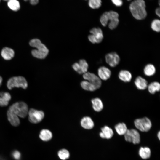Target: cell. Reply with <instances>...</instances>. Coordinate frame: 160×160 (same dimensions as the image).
Returning <instances> with one entry per match:
<instances>
[{
	"label": "cell",
	"instance_id": "cell-1",
	"mask_svg": "<svg viewBox=\"0 0 160 160\" xmlns=\"http://www.w3.org/2000/svg\"><path fill=\"white\" fill-rule=\"evenodd\" d=\"M28 111V107L25 103L23 102L15 103L10 106L7 111L8 120L12 125L17 126L20 124L18 117H25Z\"/></svg>",
	"mask_w": 160,
	"mask_h": 160
},
{
	"label": "cell",
	"instance_id": "cell-2",
	"mask_svg": "<svg viewBox=\"0 0 160 160\" xmlns=\"http://www.w3.org/2000/svg\"><path fill=\"white\" fill-rule=\"evenodd\" d=\"M146 5L143 0H135L131 3L129 9L133 17L138 20L145 18L147 15Z\"/></svg>",
	"mask_w": 160,
	"mask_h": 160
},
{
	"label": "cell",
	"instance_id": "cell-3",
	"mask_svg": "<svg viewBox=\"0 0 160 160\" xmlns=\"http://www.w3.org/2000/svg\"><path fill=\"white\" fill-rule=\"evenodd\" d=\"M29 44L31 46L36 49L32 50L31 52L34 57L39 59H43L47 55L49 52L48 49L39 39H32L30 41Z\"/></svg>",
	"mask_w": 160,
	"mask_h": 160
},
{
	"label": "cell",
	"instance_id": "cell-4",
	"mask_svg": "<svg viewBox=\"0 0 160 160\" xmlns=\"http://www.w3.org/2000/svg\"><path fill=\"white\" fill-rule=\"evenodd\" d=\"M119 15L118 13L110 11L104 12L100 18V22L102 25L106 26L109 22L108 26L111 30L115 28L118 25L119 22Z\"/></svg>",
	"mask_w": 160,
	"mask_h": 160
},
{
	"label": "cell",
	"instance_id": "cell-5",
	"mask_svg": "<svg viewBox=\"0 0 160 160\" xmlns=\"http://www.w3.org/2000/svg\"><path fill=\"white\" fill-rule=\"evenodd\" d=\"M7 85L8 88L10 90L15 87H21L25 89L28 87V84L26 80L24 77L17 76L10 78L7 82Z\"/></svg>",
	"mask_w": 160,
	"mask_h": 160
},
{
	"label": "cell",
	"instance_id": "cell-6",
	"mask_svg": "<svg viewBox=\"0 0 160 160\" xmlns=\"http://www.w3.org/2000/svg\"><path fill=\"white\" fill-rule=\"evenodd\" d=\"M135 125L138 129L142 132H147L151 129L152 123L147 117L136 119L134 121Z\"/></svg>",
	"mask_w": 160,
	"mask_h": 160
},
{
	"label": "cell",
	"instance_id": "cell-7",
	"mask_svg": "<svg viewBox=\"0 0 160 160\" xmlns=\"http://www.w3.org/2000/svg\"><path fill=\"white\" fill-rule=\"evenodd\" d=\"M91 34L89 35V40L93 44L100 43L103 38V35L101 29L100 28H93L90 30Z\"/></svg>",
	"mask_w": 160,
	"mask_h": 160
},
{
	"label": "cell",
	"instance_id": "cell-8",
	"mask_svg": "<svg viewBox=\"0 0 160 160\" xmlns=\"http://www.w3.org/2000/svg\"><path fill=\"white\" fill-rule=\"evenodd\" d=\"M28 114L29 121L33 124L40 122L44 116V113L42 111L33 108H31L28 110Z\"/></svg>",
	"mask_w": 160,
	"mask_h": 160
},
{
	"label": "cell",
	"instance_id": "cell-9",
	"mask_svg": "<svg viewBox=\"0 0 160 160\" xmlns=\"http://www.w3.org/2000/svg\"><path fill=\"white\" fill-rule=\"evenodd\" d=\"M124 136L126 141L132 142L135 144L140 143V135L139 132L135 129H128Z\"/></svg>",
	"mask_w": 160,
	"mask_h": 160
},
{
	"label": "cell",
	"instance_id": "cell-10",
	"mask_svg": "<svg viewBox=\"0 0 160 160\" xmlns=\"http://www.w3.org/2000/svg\"><path fill=\"white\" fill-rule=\"evenodd\" d=\"M84 79L95 86L97 89L100 88L102 84L101 80L95 74L87 72L83 76Z\"/></svg>",
	"mask_w": 160,
	"mask_h": 160
},
{
	"label": "cell",
	"instance_id": "cell-11",
	"mask_svg": "<svg viewBox=\"0 0 160 160\" xmlns=\"http://www.w3.org/2000/svg\"><path fill=\"white\" fill-rule=\"evenodd\" d=\"M105 59L106 63L112 67L117 65L120 60L119 55L115 52H111L107 54L105 56Z\"/></svg>",
	"mask_w": 160,
	"mask_h": 160
},
{
	"label": "cell",
	"instance_id": "cell-12",
	"mask_svg": "<svg viewBox=\"0 0 160 160\" xmlns=\"http://www.w3.org/2000/svg\"><path fill=\"white\" fill-rule=\"evenodd\" d=\"M73 69L79 74H84L87 72L88 65L84 59H81L78 63H75L72 65Z\"/></svg>",
	"mask_w": 160,
	"mask_h": 160
},
{
	"label": "cell",
	"instance_id": "cell-13",
	"mask_svg": "<svg viewBox=\"0 0 160 160\" xmlns=\"http://www.w3.org/2000/svg\"><path fill=\"white\" fill-rule=\"evenodd\" d=\"M111 71L108 68L103 66L98 70V77L101 80L105 81L108 79L111 75Z\"/></svg>",
	"mask_w": 160,
	"mask_h": 160
},
{
	"label": "cell",
	"instance_id": "cell-14",
	"mask_svg": "<svg viewBox=\"0 0 160 160\" xmlns=\"http://www.w3.org/2000/svg\"><path fill=\"white\" fill-rule=\"evenodd\" d=\"M114 134L112 129L107 126H105L101 128V132L99 133L100 137L104 139H109Z\"/></svg>",
	"mask_w": 160,
	"mask_h": 160
},
{
	"label": "cell",
	"instance_id": "cell-15",
	"mask_svg": "<svg viewBox=\"0 0 160 160\" xmlns=\"http://www.w3.org/2000/svg\"><path fill=\"white\" fill-rule=\"evenodd\" d=\"M15 52L12 48L5 47L3 48L1 52V55L2 58L6 60H10L14 56Z\"/></svg>",
	"mask_w": 160,
	"mask_h": 160
},
{
	"label": "cell",
	"instance_id": "cell-16",
	"mask_svg": "<svg viewBox=\"0 0 160 160\" xmlns=\"http://www.w3.org/2000/svg\"><path fill=\"white\" fill-rule=\"evenodd\" d=\"M80 124L81 127L86 129H91L94 126V121L89 116L83 117L81 121Z\"/></svg>",
	"mask_w": 160,
	"mask_h": 160
},
{
	"label": "cell",
	"instance_id": "cell-17",
	"mask_svg": "<svg viewBox=\"0 0 160 160\" xmlns=\"http://www.w3.org/2000/svg\"><path fill=\"white\" fill-rule=\"evenodd\" d=\"M134 83L137 88L140 90L145 89L148 86V82L146 80L140 76H138L136 78Z\"/></svg>",
	"mask_w": 160,
	"mask_h": 160
},
{
	"label": "cell",
	"instance_id": "cell-18",
	"mask_svg": "<svg viewBox=\"0 0 160 160\" xmlns=\"http://www.w3.org/2000/svg\"><path fill=\"white\" fill-rule=\"evenodd\" d=\"M118 77L120 80L124 82H130L132 76L131 73L127 70H121L119 73Z\"/></svg>",
	"mask_w": 160,
	"mask_h": 160
},
{
	"label": "cell",
	"instance_id": "cell-19",
	"mask_svg": "<svg viewBox=\"0 0 160 160\" xmlns=\"http://www.w3.org/2000/svg\"><path fill=\"white\" fill-rule=\"evenodd\" d=\"M11 99V96L9 93L1 92L0 93V106H7Z\"/></svg>",
	"mask_w": 160,
	"mask_h": 160
},
{
	"label": "cell",
	"instance_id": "cell-20",
	"mask_svg": "<svg viewBox=\"0 0 160 160\" xmlns=\"http://www.w3.org/2000/svg\"><path fill=\"white\" fill-rule=\"evenodd\" d=\"M92 107L94 111L99 112L101 111L103 108V105L101 100L99 98H95L91 100Z\"/></svg>",
	"mask_w": 160,
	"mask_h": 160
},
{
	"label": "cell",
	"instance_id": "cell-21",
	"mask_svg": "<svg viewBox=\"0 0 160 160\" xmlns=\"http://www.w3.org/2000/svg\"><path fill=\"white\" fill-rule=\"evenodd\" d=\"M7 1V7L11 10L17 12L20 9V3L18 0H9Z\"/></svg>",
	"mask_w": 160,
	"mask_h": 160
},
{
	"label": "cell",
	"instance_id": "cell-22",
	"mask_svg": "<svg viewBox=\"0 0 160 160\" xmlns=\"http://www.w3.org/2000/svg\"><path fill=\"white\" fill-rule=\"evenodd\" d=\"M52 137V132L47 129H43L40 132V138L43 141H47L51 140Z\"/></svg>",
	"mask_w": 160,
	"mask_h": 160
},
{
	"label": "cell",
	"instance_id": "cell-23",
	"mask_svg": "<svg viewBox=\"0 0 160 160\" xmlns=\"http://www.w3.org/2000/svg\"><path fill=\"white\" fill-rule=\"evenodd\" d=\"M139 154L143 159H146L149 158L151 155V151L148 147H141L139 149Z\"/></svg>",
	"mask_w": 160,
	"mask_h": 160
},
{
	"label": "cell",
	"instance_id": "cell-24",
	"mask_svg": "<svg viewBox=\"0 0 160 160\" xmlns=\"http://www.w3.org/2000/svg\"><path fill=\"white\" fill-rule=\"evenodd\" d=\"M116 132L119 135H124L128 130L126 124L124 123H119L115 126Z\"/></svg>",
	"mask_w": 160,
	"mask_h": 160
},
{
	"label": "cell",
	"instance_id": "cell-25",
	"mask_svg": "<svg viewBox=\"0 0 160 160\" xmlns=\"http://www.w3.org/2000/svg\"><path fill=\"white\" fill-rule=\"evenodd\" d=\"M149 92L151 94H154L160 90V84L158 82L154 81L150 83L147 87Z\"/></svg>",
	"mask_w": 160,
	"mask_h": 160
},
{
	"label": "cell",
	"instance_id": "cell-26",
	"mask_svg": "<svg viewBox=\"0 0 160 160\" xmlns=\"http://www.w3.org/2000/svg\"><path fill=\"white\" fill-rule=\"evenodd\" d=\"M156 69L154 65L151 64L146 65L144 69V73L148 76H153L156 73Z\"/></svg>",
	"mask_w": 160,
	"mask_h": 160
},
{
	"label": "cell",
	"instance_id": "cell-27",
	"mask_svg": "<svg viewBox=\"0 0 160 160\" xmlns=\"http://www.w3.org/2000/svg\"><path fill=\"white\" fill-rule=\"evenodd\" d=\"M80 84L81 87L86 90L94 91L97 89L95 86L86 80L81 81Z\"/></svg>",
	"mask_w": 160,
	"mask_h": 160
},
{
	"label": "cell",
	"instance_id": "cell-28",
	"mask_svg": "<svg viewBox=\"0 0 160 160\" xmlns=\"http://www.w3.org/2000/svg\"><path fill=\"white\" fill-rule=\"evenodd\" d=\"M58 155L59 158L62 160H65L70 157L69 152L65 149L60 150L58 152Z\"/></svg>",
	"mask_w": 160,
	"mask_h": 160
},
{
	"label": "cell",
	"instance_id": "cell-29",
	"mask_svg": "<svg viewBox=\"0 0 160 160\" xmlns=\"http://www.w3.org/2000/svg\"><path fill=\"white\" fill-rule=\"evenodd\" d=\"M89 5L93 9L99 8L101 6V0H89Z\"/></svg>",
	"mask_w": 160,
	"mask_h": 160
},
{
	"label": "cell",
	"instance_id": "cell-30",
	"mask_svg": "<svg viewBox=\"0 0 160 160\" xmlns=\"http://www.w3.org/2000/svg\"><path fill=\"white\" fill-rule=\"evenodd\" d=\"M151 29L154 31L159 32L160 31V21L158 19L153 20L151 24Z\"/></svg>",
	"mask_w": 160,
	"mask_h": 160
},
{
	"label": "cell",
	"instance_id": "cell-31",
	"mask_svg": "<svg viewBox=\"0 0 160 160\" xmlns=\"http://www.w3.org/2000/svg\"><path fill=\"white\" fill-rule=\"evenodd\" d=\"M13 158L15 160H20L21 158L20 153L18 151L15 150L12 153Z\"/></svg>",
	"mask_w": 160,
	"mask_h": 160
},
{
	"label": "cell",
	"instance_id": "cell-32",
	"mask_svg": "<svg viewBox=\"0 0 160 160\" xmlns=\"http://www.w3.org/2000/svg\"><path fill=\"white\" fill-rule=\"evenodd\" d=\"M112 2L117 6H121L123 4L122 0H111Z\"/></svg>",
	"mask_w": 160,
	"mask_h": 160
},
{
	"label": "cell",
	"instance_id": "cell-33",
	"mask_svg": "<svg viewBox=\"0 0 160 160\" xmlns=\"http://www.w3.org/2000/svg\"><path fill=\"white\" fill-rule=\"evenodd\" d=\"M25 1H29L30 4L33 5H36L39 2V0H23Z\"/></svg>",
	"mask_w": 160,
	"mask_h": 160
},
{
	"label": "cell",
	"instance_id": "cell-34",
	"mask_svg": "<svg viewBox=\"0 0 160 160\" xmlns=\"http://www.w3.org/2000/svg\"><path fill=\"white\" fill-rule=\"evenodd\" d=\"M156 13L157 15L159 17L160 15V9L159 8H157L156 9Z\"/></svg>",
	"mask_w": 160,
	"mask_h": 160
},
{
	"label": "cell",
	"instance_id": "cell-35",
	"mask_svg": "<svg viewBox=\"0 0 160 160\" xmlns=\"http://www.w3.org/2000/svg\"><path fill=\"white\" fill-rule=\"evenodd\" d=\"M157 137L159 140H160V132L159 131L157 133Z\"/></svg>",
	"mask_w": 160,
	"mask_h": 160
},
{
	"label": "cell",
	"instance_id": "cell-36",
	"mask_svg": "<svg viewBox=\"0 0 160 160\" xmlns=\"http://www.w3.org/2000/svg\"><path fill=\"white\" fill-rule=\"evenodd\" d=\"M2 81V77L0 76V86L1 85Z\"/></svg>",
	"mask_w": 160,
	"mask_h": 160
},
{
	"label": "cell",
	"instance_id": "cell-37",
	"mask_svg": "<svg viewBox=\"0 0 160 160\" xmlns=\"http://www.w3.org/2000/svg\"><path fill=\"white\" fill-rule=\"evenodd\" d=\"M3 0L4 1H7L9 0Z\"/></svg>",
	"mask_w": 160,
	"mask_h": 160
},
{
	"label": "cell",
	"instance_id": "cell-38",
	"mask_svg": "<svg viewBox=\"0 0 160 160\" xmlns=\"http://www.w3.org/2000/svg\"><path fill=\"white\" fill-rule=\"evenodd\" d=\"M128 0V1H130L131 0Z\"/></svg>",
	"mask_w": 160,
	"mask_h": 160
},
{
	"label": "cell",
	"instance_id": "cell-39",
	"mask_svg": "<svg viewBox=\"0 0 160 160\" xmlns=\"http://www.w3.org/2000/svg\"><path fill=\"white\" fill-rule=\"evenodd\" d=\"M1 0H0V2H1Z\"/></svg>",
	"mask_w": 160,
	"mask_h": 160
}]
</instances>
